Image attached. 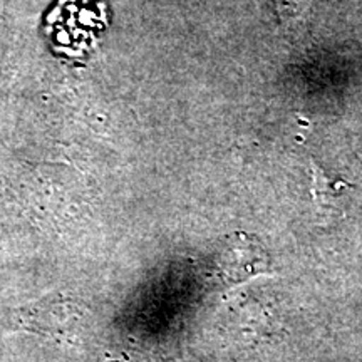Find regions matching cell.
Here are the masks:
<instances>
[{
  "label": "cell",
  "mask_w": 362,
  "mask_h": 362,
  "mask_svg": "<svg viewBox=\"0 0 362 362\" xmlns=\"http://www.w3.org/2000/svg\"><path fill=\"white\" fill-rule=\"evenodd\" d=\"M19 324L24 330L57 342H76L88 325V310L64 297H51L22 310Z\"/></svg>",
  "instance_id": "obj_1"
},
{
  "label": "cell",
  "mask_w": 362,
  "mask_h": 362,
  "mask_svg": "<svg viewBox=\"0 0 362 362\" xmlns=\"http://www.w3.org/2000/svg\"><path fill=\"white\" fill-rule=\"evenodd\" d=\"M275 4H277L280 19L288 24L304 16L310 6V0H275Z\"/></svg>",
  "instance_id": "obj_2"
}]
</instances>
